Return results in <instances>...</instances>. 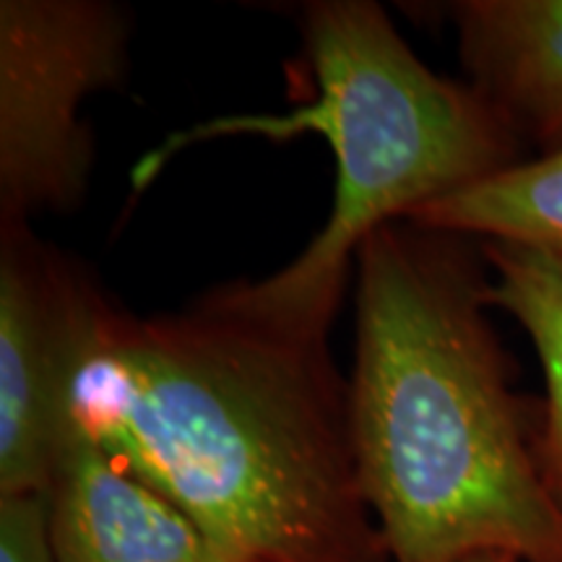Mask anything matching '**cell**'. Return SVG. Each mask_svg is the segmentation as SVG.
<instances>
[{"label":"cell","mask_w":562,"mask_h":562,"mask_svg":"<svg viewBox=\"0 0 562 562\" xmlns=\"http://www.w3.org/2000/svg\"><path fill=\"white\" fill-rule=\"evenodd\" d=\"M328 334L258 311L240 281L138 315L83 273L60 435H83L161 492L222 562H375L385 550Z\"/></svg>","instance_id":"cell-1"},{"label":"cell","mask_w":562,"mask_h":562,"mask_svg":"<svg viewBox=\"0 0 562 562\" xmlns=\"http://www.w3.org/2000/svg\"><path fill=\"white\" fill-rule=\"evenodd\" d=\"M355 271L351 456L385 558L562 562V503L490 323L480 243L391 222L362 243Z\"/></svg>","instance_id":"cell-2"},{"label":"cell","mask_w":562,"mask_h":562,"mask_svg":"<svg viewBox=\"0 0 562 562\" xmlns=\"http://www.w3.org/2000/svg\"><path fill=\"white\" fill-rule=\"evenodd\" d=\"M315 97L286 115H227L175 133L144 159V186L167 159L216 138L290 140L315 133L336 159L334 209L313 243L261 281H240L258 311L331 331L349 271L372 232L409 220L526 159L469 83L435 74L372 0H315L300 11Z\"/></svg>","instance_id":"cell-3"},{"label":"cell","mask_w":562,"mask_h":562,"mask_svg":"<svg viewBox=\"0 0 562 562\" xmlns=\"http://www.w3.org/2000/svg\"><path fill=\"white\" fill-rule=\"evenodd\" d=\"M128 37L125 11L104 0L0 3V222L83 201L94 138L81 108L121 83Z\"/></svg>","instance_id":"cell-4"},{"label":"cell","mask_w":562,"mask_h":562,"mask_svg":"<svg viewBox=\"0 0 562 562\" xmlns=\"http://www.w3.org/2000/svg\"><path fill=\"white\" fill-rule=\"evenodd\" d=\"M83 271L30 224L0 222V497L45 495Z\"/></svg>","instance_id":"cell-5"},{"label":"cell","mask_w":562,"mask_h":562,"mask_svg":"<svg viewBox=\"0 0 562 562\" xmlns=\"http://www.w3.org/2000/svg\"><path fill=\"white\" fill-rule=\"evenodd\" d=\"M47 501L55 562H222L161 492L79 432H63Z\"/></svg>","instance_id":"cell-6"},{"label":"cell","mask_w":562,"mask_h":562,"mask_svg":"<svg viewBox=\"0 0 562 562\" xmlns=\"http://www.w3.org/2000/svg\"><path fill=\"white\" fill-rule=\"evenodd\" d=\"M469 87L531 157L562 149V0L448 5Z\"/></svg>","instance_id":"cell-7"},{"label":"cell","mask_w":562,"mask_h":562,"mask_svg":"<svg viewBox=\"0 0 562 562\" xmlns=\"http://www.w3.org/2000/svg\"><path fill=\"white\" fill-rule=\"evenodd\" d=\"M490 271V305L529 336L544 372L537 412V461L562 503V250L521 243H480Z\"/></svg>","instance_id":"cell-8"},{"label":"cell","mask_w":562,"mask_h":562,"mask_svg":"<svg viewBox=\"0 0 562 562\" xmlns=\"http://www.w3.org/2000/svg\"><path fill=\"white\" fill-rule=\"evenodd\" d=\"M409 222L476 243L562 250V149L526 157L459 193L427 203Z\"/></svg>","instance_id":"cell-9"},{"label":"cell","mask_w":562,"mask_h":562,"mask_svg":"<svg viewBox=\"0 0 562 562\" xmlns=\"http://www.w3.org/2000/svg\"><path fill=\"white\" fill-rule=\"evenodd\" d=\"M0 562H55L45 495L0 497Z\"/></svg>","instance_id":"cell-10"},{"label":"cell","mask_w":562,"mask_h":562,"mask_svg":"<svg viewBox=\"0 0 562 562\" xmlns=\"http://www.w3.org/2000/svg\"><path fill=\"white\" fill-rule=\"evenodd\" d=\"M461 562H521V560L513 558V554H505V552H480V554H472V558H467Z\"/></svg>","instance_id":"cell-11"},{"label":"cell","mask_w":562,"mask_h":562,"mask_svg":"<svg viewBox=\"0 0 562 562\" xmlns=\"http://www.w3.org/2000/svg\"><path fill=\"white\" fill-rule=\"evenodd\" d=\"M375 562H389V558H381V560H375Z\"/></svg>","instance_id":"cell-12"}]
</instances>
